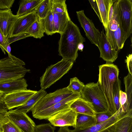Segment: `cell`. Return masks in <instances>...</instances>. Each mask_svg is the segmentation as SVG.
I'll return each mask as SVG.
<instances>
[{
  "label": "cell",
  "mask_w": 132,
  "mask_h": 132,
  "mask_svg": "<svg viewBox=\"0 0 132 132\" xmlns=\"http://www.w3.org/2000/svg\"><path fill=\"white\" fill-rule=\"evenodd\" d=\"M73 93L66 87L57 90L53 93L47 94L31 110L32 115L52 106Z\"/></svg>",
  "instance_id": "obj_7"
},
{
  "label": "cell",
  "mask_w": 132,
  "mask_h": 132,
  "mask_svg": "<svg viewBox=\"0 0 132 132\" xmlns=\"http://www.w3.org/2000/svg\"><path fill=\"white\" fill-rule=\"evenodd\" d=\"M31 37L29 34L25 32L16 36L10 37L7 39L8 45H10L12 43L27 37Z\"/></svg>",
  "instance_id": "obj_39"
},
{
  "label": "cell",
  "mask_w": 132,
  "mask_h": 132,
  "mask_svg": "<svg viewBox=\"0 0 132 132\" xmlns=\"http://www.w3.org/2000/svg\"><path fill=\"white\" fill-rule=\"evenodd\" d=\"M43 0H22L20 1L16 15L20 17L36 11Z\"/></svg>",
  "instance_id": "obj_22"
},
{
  "label": "cell",
  "mask_w": 132,
  "mask_h": 132,
  "mask_svg": "<svg viewBox=\"0 0 132 132\" xmlns=\"http://www.w3.org/2000/svg\"><path fill=\"white\" fill-rule=\"evenodd\" d=\"M98 82L99 86L106 100L108 110L113 114L116 112L112 95L113 85L119 78V69L117 65L112 63L100 65Z\"/></svg>",
  "instance_id": "obj_2"
},
{
  "label": "cell",
  "mask_w": 132,
  "mask_h": 132,
  "mask_svg": "<svg viewBox=\"0 0 132 132\" xmlns=\"http://www.w3.org/2000/svg\"><path fill=\"white\" fill-rule=\"evenodd\" d=\"M58 132H70L68 128V126H65L60 127Z\"/></svg>",
  "instance_id": "obj_44"
},
{
  "label": "cell",
  "mask_w": 132,
  "mask_h": 132,
  "mask_svg": "<svg viewBox=\"0 0 132 132\" xmlns=\"http://www.w3.org/2000/svg\"><path fill=\"white\" fill-rule=\"evenodd\" d=\"M117 2L122 42L124 46L132 33V1L117 0Z\"/></svg>",
  "instance_id": "obj_6"
},
{
  "label": "cell",
  "mask_w": 132,
  "mask_h": 132,
  "mask_svg": "<svg viewBox=\"0 0 132 132\" xmlns=\"http://www.w3.org/2000/svg\"><path fill=\"white\" fill-rule=\"evenodd\" d=\"M113 6V17L111 20L109 22L107 29L114 31L117 29L119 26V11L117 0H114Z\"/></svg>",
  "instance_id": "obj_29"
},
{
  "label": "cell",
  "mask_w": 132,
  "mask_h": 132,
  "mask_svg": "<svg viewBox=\"0 0 132 132\" xmlns=\"http://www.w3.org/2000/svg\"><path fill=\"white\" fill-rule=\"evenodd\" d=\"M115 0H96L105 31L109 24V16L110 8Z\"/></svg>",
  "instance_id": "obj_23"
},
{
  "label": "cell",
  "mask_w": 132,
  "mask_h": 132,
  "mask_svg": "<svg viewBox=\"0 0 132 132\" xmlns=\"http://www.w3.org/2000/svg\"><path fill=\"white\" fill-rule=\"evenodd\" d=\"M126 114L122 112L120 110L110 118L103 122L96 124L84 129L78 130L74 129L70 130V132H101L116 122Z\"/></svg>",
  "instance_id": "obj_17"
},
{
  "label": "cell",
  "mask_w": 132,
  "mask_h": 132,
  "mask_svg": "<svg viewBox=\"0 0 132 132\" xmlns=\"http://www.w3.org/2000/svg\"><path fill=\"white\" fill-rule=\"evenodd\" d=\"M81 97V94L73 93L60 102L32 116L34 118L39 120L48 119L61 111L70 108L71 104L76 100Z\"/></svg>",
  "instance_id": "obj_8"
},
{
  "label": "cell",
  "mask_w": 132,
  "mask_h": 132,
  "mask_svg": "<svg viewBox=\"0 0 132 132\" xmlns=\"http://www.w3.org/2000/svg\"><path fill=\"white\" fill-rule=\"evenodd\" d=\"M119 93V102L122 111L123 113H126L131 111H129L128 109L127 95L125 92L121 90L120 91Z\"/></svg>",
  "instance_id": "obj_34"
},
{
  "label": "cell",
  "mask_w": 132,
  "mask_h": 132,
  "mask_svg": "<svg viewBox=\"0 0 132 132\" xmlns=\"http://www.w3.org/2000/svg\"><path fill=\"white\" fill-rule=\"evenodd\" d=\"M37 91L30 89L21 90L4 95L3 99L8 110L23 104Z\"/></svg>",
  "instance_id": "obj_11"
},
{
  "label": "cell",
  "mask_w": 132,
  "mask_h": 132,
  "mask_svg": "<svg viewBox=\"0 0 132 132\" xmlns=\"http://www.w3.org/2000/svg\"><path fill=\"white\" fill-rule=\"evenodd\" d=\"M11 48L10 45H8L6 47V51L8 53V55L11 54Z\"/></svg>",
  "instance_id": "obj_46"
},
{
  "label": "cell",
  "mask_w": 132,
  "mask_h": 132,
  "mask_svg": "<svg viewBox=\"0 0 132 132\" xmlns=\"http://www.w3.org/2000/svg\"><path fill=\"white\" fill-rule=\"evenodd\" d=\"M28 85L24 78L0 83V91L4 94L27 89Z\"/></svg>",
  "instance_id": "obj_18"
},
{
  "label": "cell",
  "mask_w": 132,
  "mask_h": 132,
  "mask_svg": "<svg viewBox=\"0 0 132 132\" xmlns=\"http://www.w3.org/2000/svg\"><path fill=\"white\" fill-rule=\"evenodd\" d=\"M3 132H22L13 122L9 120L2 125Z\"/></svg>",
  "instance_id": "obj_36"
},
{
  "label": "cell",
  "mask_w": 132,
  "mask_h": 132,
  "mask_svg": "<svg viewBox=\"0 0 132 132\" xmlns=\"http://www.w3.org/2000/svg\"><path fill=\"white\" fill-rule=\"evenodd\" d=\"M19 17L13 14L11 9L0 10V32L6 39L11 37L14 25Z\"/></svg>",
  "instance_id": "obj_14"
},
{
  "label": "cell",
  "mask_w": 132,
  "mask_h": 132,
  "mask_svg": "<svg viewBox=\"0 0 132 132\" xmlns=\"http://www.w3.org/2000/svg\"><path fill=\"white\" fill-rule=\"evenodd\" d=\"M105 35L112 48L118 51L123 48L124 46L122 44L120 26L114 31L107 29L105 31Z\"/></svg>",
  "instance_id": "obj_24"
},
{
  "label": "cell",
  "mask_w": 132,
  "mask_h": 132,
  "mask_svg": "<svg viewBox=\"0 0 132 132\" xmlns=\"http://www.w3.org/2000/svg\"><path fill=\"white\" fill-rule=\"evenodd\" d=\"M37 17L36 11L19 17L14 25L11 37L26 32Z\"/></svg>",
  "instance_id": "obj_15"
},
{
  "label": "cell",
  "mask_w": 132,
  "mask_h": 132,
  "mask_svg": "<svg viewBox=\"0 0 132 132\" xmlns=\"http://www.w3.org/2000/svg\"><path fill=\"white\" fill-rule=\"evenodd\" d=\"M55 129L51 124L47 123L36 126L34 132H54Z\"/></svg>",
  "instance_id": "obj_37"
},
{
  "label": "cell",
  "mask_w": 132,
  "mask_h": 132,
  "mask_svg": "<svg viewBox=\"0 0 132 132\" xmlns=\"http://www.w3.org/2000/svg\"><path fill=\"white\" fill-rule=\"evenodd\" d=\"M2 125V124L0 123V132H3V131Z\"/></svg>",
  "instance_id": "obj_48"
},
{
  "label": "cell",
  "mask_w": 132,
  "mask_h": 132,
  "mask_svg": "<svg viewBox=\"0 0 132 132\" xmlns=\"http://www.w3.org/2000/svg\"><path fill=\"white\" fill-rule=\"evenodd\" d=\"M76 12L78 20L86 37L91 43L98 47V40L101 33L96 28L92 21L86 16L84 10Z\"/></svg>",
  "instance_id": "obj_10"
},
{
  "label": "cell",
  "mask_w": 132,
  "mask_h": 132,
  "mask_svg": "<svg viewBox=\"0 0 132 132\" xmlns=\"http://www.w3.org/2000/svg\"><path fill=\"white\" fill-rule=\"evenodd\" d=\"M51 0H43L36 10L37 15L42 19L45 18L51 10Z\"/></svg>",
  "instance_id": "obj_30"
},
{
  "label": "cell",
  "mask_w": 132,
  "mask_h": 132,
  "mask_svg": "<svg viewBox=\"0 0 132 132\" xmlns=\"http://www.w3.org/2000/svg\"><path fill=\"white\" fill-rule=\"evenodd\" d=\"M98 47L100 52V57L107 63H112L117 59L118 51L112 47L104 33L103 30L101 31L98 40Z\"/></svg>",
  "instance_id": "obj_13"
},
{
  "label": "cell",
  "mask_w": 132,
  "mask_h": 132,
  "mask_svg": "<svg viewBox=\"0 0 132 132\" xmlns=\"http://www.w3.org/2000/svg\"><path fill=\"white\" fill-rule=\"evenodd\" d=\"M47 94V92L45 90L41 89L23 104L16 108L14 110L27 113L30 111H31L37 103Z\"/></svg>",
  "instance_id": "obj_21"
},
{
  "label": "cell",
  "mask_w": 132,
  "mask_h": 132,
  "mask_svg": "<svg viewBox=\"0 0 132 132\" xmlns=\"http://www.w3.org/2000/svg\"><path fill=\"white\" fill-rule=\"evenodd\" d=\"M73 63L71 61L62 59L48 67L40 78L41 89L45 90L60 79L71 69Z\"/></svg>",
  "instance_id": "obj_4"
},
{
  "label": "cell",
  "mask_w": 132,
  "mask_h": 132,
  "mask_svg": "<svg viewBox=\"0 0 132 132\" xmlns=\"http://www.w3.org/2000/svg\"><path fill=\"white\" fill-rule=\"evenodd\" d=\"M25 63L12 54L0 59V83L23 78L30 70Z\"/></svg>",
  "instance_id": "obj_3"
},
{
  "label": "cell",
  "mask_w": 132,
  "mask_h": 132,
  "mask_svg": "<svg viewBox=\"0 0 132 132\" xmlns=\"http://www.w3.org/2000/svg\"><path fill=\"white\" fill-rule=\"evenodd\" d=\"M113 115L108 110L104 112L96 113L95 116L96 124L105 121L111 117Z\"/></svg>",
  "instance_id": "obj_35"
},
{
  "label": "cell",
  "mask_w": 132,
  "mask_h": 132,
  "mask_svg": "<svg viewBox=\"0 0 132 132\" xmlns=\"http://www.w3.org/2000/svg\"><path fill=\"white\" fill-rule=\"evenodd\" d=\"M81 97L91 103L96 113L108 110L105 97L97 82H90L85 85Z\"/></svg>",
  "instance_id": "obj_5"
},
{
  "label": "cell",
  "mask_w": 132,
  "mask_h": 132,
  "mask_svg": "<svg viewBox=\"0 0 132 132\" xmlns=\"http://www.w3.org/2000/svg\"><path fill=\"white\" fill-rule=\"evenodd\" d=\"M6 116L22 132H34L36 125L34 122L26 114L14 110L8 111Z\"/></svg>",
  "instance_id": "obj_9"
},
{
  "label": "cell",
  "mask_w": 132,
  "mask_h": 132,
  "mask_svg": "<svg viewBox=\"0 0 132 132\" xmlns=\"http://www.w3.org/2000/svg\"><path fill=\"white\" fill-rule=\"evenodd\" d=\"M40 20L44 33L51 36L55 34L53 31V13L51 10L45 18Z\"/></svg>",
  "instance_id": "obj_27"
},
{
  "label": "cell",
  "mask_w": 132,
  "mask_h": 132,
  "mask_svg": "<svg viewBox=\"0 0 132 132\" xmlns=\"http://www.w3.org/2000/svg\"><path fill=\"white\" fill-rule=\"evenodd\" d=\"M53 13V31L54 34L63 32L68 22L71 20L68 12Z\"/></svg>",
  "instance_id": "obj_20"
},
{
  "label": "cell",
  "mask_w": 132,
  "mask_h": 132,
  "mask_svg": "<svg viewBox=\"0 0 132 132\" xmlns=\"http://www.w3.org/2000/svg\"><path fill=\"white\" fill-rule=\"evenodd\" d=\"M84 48V45L83 43H80L79 44L78 46V50H79L82 52L83 51Z\"/></svg>",
  "instance_id": "obj_47"
},
{
  "label": "cell",
  "mask_w": 132,
  "mask_h": 132,
  "mask_svg": "<svg viewBox=\"0 0 132 132\" xmlns=\"http://www.w3.org/2000/svg\"><path fill=\"white\" fill-rule=\"evenodd\" d=\"M8 110L6 106L0 105V123L2 125L9 120L6 116Z\"/></svg>",
  "instance_id": "obj_38"
},
{
  "label": "cell",
  "mask_w": 132,
  "mask_h": 132,
  "mask_svg": "<svg viewBox=\"0 0 132 132\" xmlns=\"http://www.w3.org/2000/svg\"><path fill=\"white\" fill-rule=\"evenodd\" d=\"M113 13V4L111 6L110 8L109 16V22L112 19Z\"/></svg>",
  "instance_id": "obj_45"
},
{
  "label": "cell",
  "mask_w": 132,
  "mask_h": 132,
  "mask_svg": "<svg viewBox=\"0 0 132 132\" xmlns=\"http://www.w3.org/2000/svg\"><path fill=\"white\" fill-rule=\"evenodd\" d=\"M14 1V0H0V10L10 9Z\"/></svg>",
  "instance_id": "obj_40"
},
{
  "label": "cell",
  "mask_w": 132,
  "mask_h": 132,
  "mask_svg": "<svg viewBox=\"0 0 132 132\" xmlns=\"http://www.w3.org/2000/svg\"><path fill=\"white\" fill-rule=\"evenodd\" d=\"M77 113L70 108L62 110L48 119L55 126H72L75 125Z\"/></svg>",
  "instance_id": "obj_12"
},
{
  "label": "cell",
  "mask_w": 132,
  "mask_h": 132,
  "mask_svg": "<svg viewBox=\"0 0 132 132\" xmlns=\"http://www.w3.org/2000/svg\"><path fill=\"white\" fill-rule=\"evenodd\" d=\"M51 10L53 12L63 13L68 12L65 0H51Z\"/></svg>",
  "instance_id": "obj_33"
},
{
  "label": "cell",
  "mask_w": 132,
  "mask_h": 132,
  "mask_svg": "<svg viewBox=\"0 0 132 132\" xmlns=\"http://www.w3.org/2000/svg\"><path fill=\"white\" fill-rule=\"evenodd\" d=\"M85 85L76 77L71 78L68 89L74 93L82 94Z\"/></svg>",
  "instance_id": "obj_32"
},
{
  "label": "cell",
  "mask_w": 132,
  "mask_h": 132,
  "mask_svg": "<svg viewBox=\"0 0 132 132\" xmlns=\"http://www.w3.org/2000/svg\"><path fill=\"white\" fill-rule=\"evenodd\" d=\"M8 45L7 39L5 38L0 32V48L4 54H6L5 51Z\"/></svg>",
  "instance_id": "obj_42"
},
{
  "label": "cell",
  "mask_w": 132,
  "mask_h": 132,
  "mask_svg": "<svg viewBox=\"0 0 132 132\" xmlns=\"http://www.w3.org/2000/svg\"><path fill=\"white\" fill-rule=\"evenodd\" d=\"M89 1L92 7L97 15L100 21L102 23V21L99 8L96 0H89Z\"/></svg>",
  "instance_id": "obj_41"
},
{
  "label": "cell",
  "mask_w": 132,
  "mask_h": 132,
  "mask_svg": "<svg viewBox=\"0 0 132 132\" xmlns=\"http://www.w3.org/2000/svg\"><path fill=\"white\" fill-rule=\"evenodd\" d=\"M120 86L121 81L118 78L113 85L112 90L113 101L116 112L121 110L119 102Z\"/></svg>",
  "instance_id": "obj_31"
},
{
  "label": "cell",
  "mask_w": 132,
  "mask_h": 132,
  "mask_svg": "<svg viewBox=\"0 0 132 132\" xmlns=\"http://www.w3.org/2000/svg\"><path fill=\"white\" fill-rule=\"evenodd\" d=\"M96 124L95 116L77 113L75 129L83 130Z\"/></svg>",
  "instance_id": "obj_25"
},
{
  "label": "cell",
  "mask_w": 132,
  "mask_h": 132,
  "mask_svg": "<svg viewBox=\"0 0 132 132\" xmlns=\"http://www.w3.org/2000/svg\"><path fill=\"white\" fill-rule=\"evenodd\" d=\"M59 42V55L63 59L75 62L78 57V46L83 43L85 38L81 35L80 29L71 20L68 22L64 31L60 34Z\"/></svg>",
  "instance_id": "obj_1"
},
{
  "label": "cell",
  "mask_w": 132,
  "mask_h": 132,
  "mask_svg": "<svg viewBox=\"0 0 132 132\" xmlns=\"http://www.w3.org/2000/svg\"><path fill=\"white\" fill-rule=\"evenodd\" d=\"M101 132H132V111Z\"/></svg>",
  "instance_id": "obj_16"
},
{
  "label": "cell",
  "mask_w": 132,
  "mask_h": 132,
  "mask_svg": "<svg viewBox=\"0 0 132 132\" xmlns=\"http://www.w3.org/2000/svg\"><path fill=\"white\" fill-rule=\"evenodd\" d=\"M128 109L132 110V75L128 73L124 78Z\"/></svg>",
  "instance_id": "obj_28"
},
{
  "label": "cell",
  "mask_w": 132,
  "mask_h": 132,
  "mask_svg": "<svg viewBox=\"0 0 132 132\" xmlns=\"http://www.w3.org/2000/svg\"><path fill=\"white\" fill-rule=\"evenodd\" d=\"M26 32L29 34L31 37L36 38L40 39L44 37V32L40 19L38 17Z\"/></svg>",
  "instance_id": "obj_26"
},
{
  "label": "cell",
  "mask_w": 132,
  "mask_h": 132,
  "mask_svg": "<svg viewBox=\"0 0 132 132\" xmlns=\"http://www.w3.org/2000/svg\"><path fill=\"white\" fill-rule=\"evenodd\" d=\"M125 62L127 63V66L129 73L132 75V54H129L126 56Z\"/></svg>",
  "instance_id": "obj_43"
},
{
  "label": "cell",
  "mask_w": 132,
  "mask_h": 132,
  "mask_svg": "<svg viewBox=\"0 0 132 132\" xmlns=\"http://www.w3.org/2000/svg\"><path fill=\"white\" fill-rule=\"evenodd\" d=\"M70 108L77 113L95 116L96 113L92 104L81 97L75 101L70 105Z\"/></svg>",
  "instance_id": "obj_19"
}]
</instances>
